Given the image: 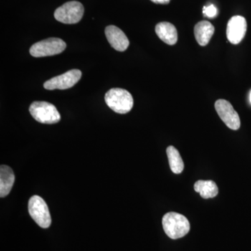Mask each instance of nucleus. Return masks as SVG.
Here are the masks:
<instances>
[{
    "label": "nucleus",
    "mask_w": 251,
    "mask_h": 251,
    "mask_svg": "<svg viewBox=\"0 0 251 251\" xmlns=\"http://www.w3.org/2000/svg\"><path fill=\"white\" fill-rule=\"evenodd\" d=\"M162 224L164 232L172 239L184 237L191 228L188 220L182 214L176 212H168L165 214Z\"/></svg>",
    "instance_id": "obj_1"
},
{
    "label": "nucleus",
    "mask_w": 251,
    "mask_h": 251,
    "mask_svg": "<svg viewBox=\"0 0 251 251\" xmlns=\"http://www.w3.org/2000/svg\"><path fill=\"white\" fill-rule=\"evenodd\" d=\"M105 103L113 111L119 114L128 113L133 106V99L128 91L112 88L105 96Z\"/></svg>",
    "instance_id": "obj_2"
},
{
    "label": "nucleus",
    "mask_w": 251,
    "mask_h": 251,
    "mask_svg": "<svg viewBox=\"0 0 251 251\" xmlns=\"http://www.w3.org/2000/svg\"><path fill=\"white\" fill-rule=\"evenodd\" d=\"M29 112L36 121L52 125L60 121V114L52 104L46 101H34L29 107Z\"/></svg>",
    "instance_id": "obj_3"
},
{
    "label": "nucleus",
    "mask_w": 251,
    "mask_h": 251,
    "mask_svg": "<svg viewBox=\"0 0 251 251\" xmlns=\"http://www.w3.org/2000/svg\"><path fill=\"white\" fill-rule=\"evenodd\" d=\"M28 210L29 215L38 226L42 228H48L50 226L52 220L49 206L40 196H34L29 199Z\"/></svg>",
    "instance_id": "obj_4"
},
{
    "label": "nucleus",
    "mask_w": 251,
    "mask_h": 251,
    "mask_svg": "<svg viewBox=\"0 0 251 251\" xmlns=\"http://www.w3.org/2000/svg\"><path fill=\"white\" fill-rule=\"evenodd\" d=\"M67 44L59 38H49L31 46L29 53L34 57H44L62 53Z\"/></svg>",
    "instance_id": "obj_5"
},
{
    "label": "nucleus",
    "mask_w": 251,
    "mask_h": 251,
    "mask_svg": "<svg viewBox=\"0 0 251 251\" xmlns=\"http://www.w3.org/2000/svg\"><path fill=\"white\" fill-rule=\"evenodd\" d=\"M84 14V6L77 1H68L54 11V18L64 24L80 22Z\"/></svg>",
    "instance_id": "obj_6"
},
{
    "label": "nucleus",
    "mask_w": 251,
    "mask_h": 251,
    "mask_svg": "<svg viewBox=\"0 0 251 251\" xmlns=\"http://www.w3.org/2000/svg\"><path fill=\"white\" fill-rule=\"evenodd\" d=\"M82 72L78 69H72L58 75L50 79L44 83L46 90H67L74 87L80 80Z\"/></svg>",
    "instance_id": "obj_7"
},
{
    "label": "nucleus",
    "mask_w": 251,
    "mask_h": 251,
    "mask_svg": "<svg viewBox=\"0 0 251 251\" xmlns=\"http://www.w3.org/2000/svg\"><path fill=\"white\" fill-rule=\"evenodd\" d=\"M215 109L220 118L229 128L236 130L240 128V118L229 101L224 99L216 100Z\"/></svg>",
    "instance_id": "obj_8"
},
{
    "label": "nucleus",
    "mask_w": 251,
    "mask_h": 251,
    "mask_svg": "<svg viewBox=\"0 0 251 251\" xmlns=\"http://www.w3.org/2000/svg\"><path fill=\"white\" fill-rule=\"evenodd\" d=\"M247 30V23L245 18L234 16L229 19L226 29V36L231 44L237 45L244 39Z\"/></svg>",
    "instance_id": "obj_9"
},
{
    "label": "nucleus",
    "mask_w": 251,
    "mask_h": 251,
    "mask_svg": "<svg viewBox=\"0 0 251 251\" xmlns=\"http://www.w3.org/2000/svg\"><path fill=\"white\" fill-rule=\"evenodd\" d=\"M109 44L114 49L124 52L128 49L129 41L124 31L115 25L108 26L105 29Z\"/></svg>",
    "instance_id": "obj_10"
},
{
    "label": "nucleus",
    "mask_w": 251,
    "mask_h": 251,
    "mask_svg": "<svg viewBox=\"0 0 251 251\" xmlns=\"http://www.w3.org/2000/svg\"><path fill=\"white\" fill-rule=\"evenodd\" d=\"M155 31L157 36L166 44L173 46L178 40L177 30L174 25L168 22H161L156 25Z\"/></svg>",
    "instance_id": "obj_11"
},
{
    "label": "nucleus",
    "mask_w": 251,
    "mask_h": 251,
    "mask_svg": "<svg viewBox=\"0 0 251 251\" xmlns=\"http://www.w3.org/2000/svg\"><path fill=\"white\" fill-rule=\"evenodd\" d=\"M215 28L209 21H202L198 23L194 28V34L200 46H205L209 44L214 35Z\"/></svg>",
    "instance_id": "obj_12"
},
{
    "label": "nucleus",
    "mask_w": 251,
    "mask_h": 251,
    "mask_svg": "<svg viewBox=\"0 0 251 251\" xmlns=\"http://www.w3.org/2000/svg\"><path fill=\"white\" fill-rule=\"evenodd\" d=\"M15 175L10 167H0V197L4 198L9 194L14 186Z\"/></svg>",
    "instance_id": "obj_13"
},
{
    "label": "nucleus",
    "mask_w": 251,
    "mask_h": 251,
    "mask_svg": "<svg viewBox=\"0 0 251 251\" xmlns=\"http://www.w3.org/2000/svg\"><path fill=\"white\" fill-rule=\"evenodd\" d=\"M195 191L201 194L204 199L216 197L219 193V188L214 181L199 180L194 185Z\"/></svg>",
    "instance_id": "obj_14"
},
{
    "label": "nucleus",
    "mask_w": 251,
    "mask_h": 251,
    "mask_svg": "<svg viewBox=\"0 0 251 251\" xmlns=\"http://www.w3.org/2000/svg\"><path fill=\"white\" fill-rule=\"evenodd\" d=\"M166 151L171 171L175 174H180L182 173L184 165L179 151L175 147L170 146L167 148Z\"/></svg>",
    "instance_id": "obj_15"
},
{
    "label": "nucleus",
    "mask_w": 251,
    "mask_h": 251,
    "mask_svg": "<svg viewBox=\"0 0 251 251\" xmlns=\"http://www.w3.org/2000/svg\"><path fill=\"white\" fill-rule=\"evenodd\" d=\"M203 14L207 18H213L216 17V15H217V9L213 4L209 5L208 6H204Z\"/></svg>",
    "instance_id": "obj_16"
},
{
    "label": "nucleus",
    "mask_w": 251,
    "mask_h": 251,
    "mask_svg": "<svg viewBox=\"0 0 251 251\" xmlns=\"http://www.w3.org/2000/svg\"><path fill=\"white\" fill-rule=\"evenodd\" d=\"M152 2L155 3V4H169L170 1L171 0H151Z\"/></svg>",
    "instance_id": "obj_17"
},
{
    "label": "nucleus",
    "mask_w": 251,
    "mask_h": 251,
    "mask_svg": "<svg viewBox=\"0 0 251 251\" xmlns=\"http://www.w3.org/2000/svg\"><path fill=\"white\" fill-rule=\"evenodd\" d=\"M250 102H251V92H250Z\"/></svg>",
    "instance_id": "obj_18"
}]
</instances>
